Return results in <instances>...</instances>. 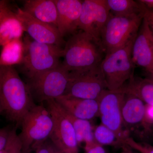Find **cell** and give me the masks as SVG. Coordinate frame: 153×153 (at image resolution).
<instances>
[{
	"label": "cell",
	"instance_id": "obj_1",
	"mask_svg": "<svg viewBox=\"0 0 153 153\" xmlns=\"http://www.w3.org/2000/svg\"><path fill=\"white\" fill-rule=\"evenodd\" d=\"M0 102L3 112L17 128L36 105L27 84L13 66H0Z\"/></svg>",
	"mask_w": 153,
	"mask_h": 153
},
{
	"label": "cell",
	"instance_id": "obj_2",
	"mask_svg": "<svg viewBox=\"0 0 153 153\" xmlns=\"http://www.w3.org/2000/svg\"><path fill=\"white\" fill-rule=\"evenodd\" d=\"M104 53L100 43L79 30L65 44L61 63L69 72H82L99 66Z\"/></svg>",
	"mask_w": 153,
	"mask_h": 153
},
{
	"label": "cell",
	"instance_id": "obj_3",
	"mask_svg": "<svg viewBox=\"0 0 153 153\" xmlns=\"http://www.w3.org/2000/svg\"><path fill=\"white\" fill-rule=\"evenodd\" d=\"M143 19L142 12L128 16H116L110 13L101 36L105 53L108 54L122 48L134 39Z\"/></svg>",
	"mask_w": 153,
	"mask_h": 153
},
{
	"label": "cell",
	"instance_id": "obj_4",
	"mask_svg": "<svg viewBox=\"0 0 153 153\" xmlns=\"http://www.w3.org/2000/svg\"><path fill=\"white\" fill-rule=\"evenodd\" d=\"M25 54L22 64L28 79L55 68L60 64L63 49L61 47L33 40L30 36L24 38Z\"/></svg>",
	"mask_w": 153,
	"mask_h": 153
},
{
	"label": "cell",
	"instance_id": "obj_5",
	"mask_svg": "<svg viewBox=\"0 0 153 153\" xmlns=\"http://www.w3.org/2000/svg\"><path fill=\"white\" fill-rule=\"evenodd\" d=\"M135 38L122 48L105 54L102 61L100 68L108 90H120L134 76L132 47Z\"/></svg>",
	"mask_w": 153,
	"mask_h": 153
},
{
	"label": "cell",
	"instance_id": "obj_6",
	"mask_svg": "<svg viewBox=\"0 0 153 153\" xmlns=\"http://www.w3.org/2000/svg\"><path fill=\"white\" fill-rule=\"evenodd\" d=\"M19 136L22 145V153H29L49 139L53 127L52 117L46 107L36 105L23 117Z\"/></svg>",
	"mask_w": 153,
	"mask_h": 153
},
{
	"label": "cell",
	"instance_id": "obj_7",
	"mask_svg": "<svg viewBox=\"0 0 153 153\" xmlns=\"http://www.w3.org/2000/svg\"><path fill=\"white\" fill-rule=\"evenodd\" d=\"M70 78V72L59 66L28 79L27 84L34 100L42 102L64 95Z\"/></svg>",
	"mask_w": 153,
	"mask_h": 153
},
{
	"label": "cell",
	"instance_id": "obj_8",
	"mask_svg": "<svg viewBox=\"0 0 153 153\" xmlns=\"http://www.w3.org/2000/svg\"><path fill=\"white\" fill-rule=\"evenodd\" d=\"M125 93L122 90H104L97 100L98 116L101 123L115 134L122 146L124 141L129 137L124 126L122 105Z\"/></svg>",
	"mask_w": 153,
	"mask_h": 153
},
{
	"label": "cell",
	"instance_id": "obj_9",
	"mask_svg": "<svg viewBox=\"0 0 153 153\" xmlns=\"http://www.w3.org/2000/svg\"><path fill=\"white\" fill-rule=\"evenodd\" d=\"M45 102L53 121L49 139L60 152L78 153V145L74 128L64 109L55 100Z\"/></svg>",
	"mask_w": 153,
	"mask_h": 153
},
{
	"label": "cell",
	"instance_id": "obj_10",
	"mask_svg": "<svg viewBox=\"0 0 153 153\" xmlns=\"http://www.w3.org/2000/svg\"><path fill=\"white\" fill-rule=\"evenodd\" d=\"M107 89L100 65L79 72H70V78L64 95L97 100Z\"/></svg>",
	"mask_w": 153,
	"mask_h": 153
},
{
	"label": "cell",
	"instance_id": "obj_11",
	"mask_svg": "<svg viewBox=\"0 0 153 153\" xmlns=\"http://www.w3.org/2000/svg\"><path fill=\"white\" fill-rule=\"evenodd\" d=\"M110 15L106 0L82 1L79 29L101 44L102 32Z\"/></svg>",
	"mask_w": 153,
	"mask_h": 153
},
{
	"label": "cell",
	"instance_id": "obj_12",
	"mask_svg": "<svg viewBox=\"0 0 153 153\" xmlns=\"http://www.w3.org/2000/svg\"><path fill=\"white\" fill-rule=\"evenodd\" d=\"M16 16L22 22L25 31L34 41L62 47L64 41L57 27L41 22L22 9H18Z\"/></svg>",
	"mask_w": 153,
	"mask_h": 153
},
{
	"label": "cell",
	"instance_id": "obj_13",
	"mask_svg": "<svg viewBox=\"0 0 153 153\" xmlns=\"http://www.w3.org/2000/svg\"><path fill=\"white\" fill-rule=\"evenodd\" d=\"M132 59L135 66L153 74V34L144 18L133 44Z\"/></svg>",
	"mask_w": 153,
	"mask_h": 153
},
{
	"label": "cell",
	"instance_id": "obj_14",
	"mask_svg": "<svg viewBox=\"0 0 153 153\" xmlns=\"http://www.w3.org/2000/svg\"><path fill=\"white\" fill-rule=\"evenodd\" d=\"M57 10V28L62 37L73 35L79 29L82 1L55 0Z\"/></svg>",
	"mask_w": 153,
	"mask_h": 153
},
{
	"label": "cell",
	"instance_id": "obj_15",
	"mask_svg": "<svg viewBox=\"0 0 153 153\" xmlns=\"http://www.w3.org/2000/svg\"><path fill=\"white\" fill-rule=\"evenodd\" d=\"M68 113L77 118L90 120L98 116L97 100L63 95L55 100Z\"/></svg>",
	"mask_w": 153,
	"mask_h": 153
},
{
	"label": "cell",
	"instance_id": "obj_16",
	"mask_svg": "<svg viewBox=\"0 0 153 153\" xmlns=\"http://www.w3.org/2000/svg\"><path fill=\"white\" fill-rule=\"evenodd\" d=\"M145 109V104L140 98L125 93L122 105V115L124 126L128 134L130 130L138 125H143Z\"/></svg>",
	"mask_w": 153,
	"mask_h": 153
},
{
	"label": "cell",
	"instance_id": "obj_17",
	"mask_svg": "<svg viewBox=\"0 0 153 153\" xmlns=\"http://www.w3.org/2000/svg\"><path fill=\"white\" fill-rule=\"evenodd\" d=\"M23 10L41 22L57 27V10L55 0H27Z\"/></svg>",
	"mask_w": 153,
	"mask_h": 153
},
{
	"label": "cell",
	"instance_id": "obj_18",
	"mask_svg": "<svg viewBox=\"0 0 153 153\" xmlns=\"http://www.w3.org/2000/svg\"><path fill=\"white\" fill-rule=\"evenodd\" d=\"M121 90L136 96L146 105H153V80L150 78L132 76Z\"/></svg>",
	"mask_w": 153,
	"mask_h": 153
},
{
	"label": "cell",
	"instance_id": "obj_19",
	"mask_svg": "<svg viewBox=\"0 0 153 153\" xmlns=\"http://www.w3.org/2000/svg\"><path fill=\"white\" fill-rule=\"evenodd\" d=\"M24 32L22 22L12 12L0 24V47L11 41L21 39Z\"/></svg>",
	"mask_w": 153,
	"mask_h": 153
},
{
	"label": "cell",
	"instance_id": "obj_20",
	"mask_svg": "<svg viewBox=\"0 0 153 153\" xmlns=\"http://www.w3.org/2000/svg\"><path fill=\"white\" fill-rule=\"evenodd\" d=\"M25 54V46L21 39L11 41L2 47L0 54V66L22 64Z\"/></svg>",
	"mask_w": 153,
	"mask_h": 153
},
{
	"label": "cell",
	"instance_id": "obj_21",
	"mask_svg": "<svg viewBox=\"0 0 153 153\" xmlns=\"http://www.w3.org/2000/svg\"><path fill=\"white\" fill-rule=\"evenodd\" d=\"M64 110L73 126L78 146L84 143L85 146H87L96 142L94 136V128L90 121L77 118Z\"/></svg>",
	"mask_w": 153,
	"mask_h": 153
},
{
	"label": "cell",
	"instance_id": "obj_22",
	"mask_svg": "<svg viewBox=\"0 0 153 153\" xmlns=\"http://www.w3.org/2000/svg\"><path fill=\"white\" fill-rule=\"evenodd\" d=\"M111 14L116 16H128L142 13L141 5L138 1L106 0Z\"/></svg>",
	"mask_w": 153,
	"mask_h": 153
},
{
	"label": "cell",
	"instance_id": "obj_23",
	"mask_svg": "<svg viewBox=\"0 0 153 153\" xmlns=\"http://www.w3.org/2000/svg\"><path fill=\"white\" fill-rule=\"evenodd\" d=\"M93 133L96 142L101 146H122L114 133L102 123L94 128Z\"/></svg>",
	"mask_w": 153,
	"mask_h": 153
},
{
	"label": "cell",
	"instance_id": "obj_24",
	"mask_svg": "<svg viewBox=\"0 0 153 153\" xmlns=\"http://www.w3.org/2000/svg\"><path fill=\"white\" fill-rule=\"evenodd\" d=\"M17 129L16 126L11 129L7 142L4 149V153H22V143L17 134Z\"/></svg>",
	"mask_w": 153,
	"mask_h": 153
},
{
	"label": "cell",
	"instance_id": "obj_25",
	"mask_svg": "<svg viewBox=\"0 0 153 153\" xmlns=\"http://www.w3.org/2000/svg\"><path fill=\"white\" fill-rule=\"evenodd\" d=\"M124 144L140 153H153V147L146 143L138 142L128 137L125 140Z\"/></svg>",
	"mask_w": 153,
	"mask_h": 153
},
{
	"label": "cell",
	"instance_id": "obj_26",
	"mask_svg": "<svg viewBox=\"0 0 153 153\" xmlns=\"http://www.w3.org/2000/svg\"><path fill=\"white\" fill-rule=\"evenodd\" d=\"M35 149L36 153H58L60 152L49 139L38 145Z\"/></svg>",
	"mask_w": 153,
	"mask_h": 153
},
{
	"label": "cell",
	"instance_id": "obj_27",
	"mask_svg": "<svg viewBox=\"0 0 153 153\" xmlns=\"http://www.w3.org/2000/svg\"><path fill=\"white\" fill-rule=\"evenodd\" d=\"M153 125V105L145 104L144 117L143 126L146 129H149Z\"/></svg>",
	"mask_w": 153,
	"mask_h": 153
},
{
	"label": "cell",
	"instance_id": "obj_28",
	"mask_svg": "<svg viewBox=\"0 0 153 153\" xmlns=\"http://www.w3.org/2000/svg\"><path fill=\"white\" fill-rule=\"evenodd\" d=\"M140 4L141 5L142 12L143 13V18L146 20L148 25L153 34V10L147 9L142 4H141L140 3Z\"/></svg>",
	"mask_w": 153,
	"mask_h": 153
},
{
	"label": "cell",
	"instance_id": "obj_29",
	"mask_svg": "<svg viewBox=\"0 0 153 153\" xmlns=\"http://www.w3.org/2000/svg\"><path fill=\"white\" fill-rule=\"evenodd\" d=\"M11 129L8 127L0 128V152L4 150L7 144Z\"/></svg>",
	"mask_w": 153,
	"mask_h": 153
},
{
	"label": "cell",
	"instance_id": "obj_30",
	"mask_svg": "<svg viewBox=\"0 0 153 153\" xmlns=\"http://www.w3.org/2000/svg\"><path fill=\"white\" fill-rule=\"evenodd\" d=\"M85 153H107L103 146L96 142L85 146Z\"/></svg>",
	"mask_w": 153,
	"mask_h": 153
},
{
	"label": "cell",
	"instance_id": "obj_31",
	"mask_svg": "<svg viewBox=\"0 0 153 153\" xmlns=\"http://www.w3.org/2000/svg\"><path fill=\"white\" fill-rule=\"evenodd\" d=\"M8 6L0 10V24L3 20L12 13Z\"/></svg>",
	"mask_w": 153,
	"mask_h": 153
},
{
	"label": "cell",
	"instance_id": "obj_32",
	"mask_svg": "<svg viewBox=\"0 0 153 153\" xmlns=\"http://www.w3.org/2000/svg\"><path fill=\"white\" fill-rule=\"evenodd\" d=\"M138 1L147 9L153 10V0H140Z\"/></svg>",
	"mask_w": 153,
	"mask_h": 153
},
{
	"label": "cell",
	"instance_id": "obj_33",
	"mask_svg": "<svg viewBox=\"0 0 153 153\" xmlns=\"http://www.w3.org/2000/svg\"><path fill=\"white\" fill-rule=\"evenodd\" d=\"M7 6V2L5 1H0V10L5 7Z\"/></svg>",
	"mask_w": 153,
	"mask_h": 153
},
{
	"label": "cell",
	"instance_id": "obj_34",
	"mask_svg": "<svg viewBox=\"0 0 153 153\" xmlns=\"http://www.w3.org/2000/svg\"><path fill=\"white\" fill-rule=\"evenodd\" d=\"M120 153H134L133 152H131V151L129 150H126V151H123V152H122Z\"/></svg>",
	"mask_w": 153,
	"mask_h": 153
},
{
	"label": "cell",
	"instance_id": "obj_35",
	"mask_svg": "<svg viewBox=\"0 0 153 153\" xmlns=\"http://www.w3.org/2000/svg\"><path fill=\"white\" fill-rule=\"evenodd\" d=\"M3 112L2 108L1 105V102H0V114L1 113Z\"/></svg>",
	"mask_w": 153,
	"mask_h": 153
},
{
	"label": "cell",
	"instance_id": "obj_36",
	"mask_svg": "<svg viewBox=\"0 0 153 153\" xmlns=\"http://www.w3.org/2000/svg\"><path fill=\"white\" fill-rule=\"evenodd\" d=\"M149 78H150V79H152L153 80V74H149Z\"/></svg>",
	"mask_w": 153,
	"mask_h": 153
},
{
	"label": "cell",
	"instance_id": "obj_37",
	"mask_svg": "<svg viewBox=\"0 0 153 153\" xmlns=\"http://www.w3.org/2000/svg\"><path fill=\"white\" fill-rule=\"evenodd\" d=\"M58 153H66L63 152H59Z\"/></svg>",
	"mask_w": 153,
	"mask_h": 153
},
{
	"label": "cell",
	"instance_id": "obj_38",
	"mask_svg": "<svg viewBox=\"0 0 153 153\" xmlns=\"http://www.w3.org/2000/svg\"><path fill=\"white\" fill-rule=\"evenodd\" d=\"M0 153H4V150H3V151H1V152H0Z\"/></svg>",
	"mask_w": 153,
	"mask_h": 153
}]
</instances>
